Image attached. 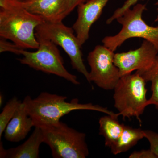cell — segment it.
Here are the masks:
<instances>
[{
	"instance_id": "cell-1",
	"label": "cell",
	"mask_w": 158,
	"mask_h": 158,
	"mask_svg": "<svg viewBox=\"0 0 158 158\" xmlns=\"http://www.w3.org/2000/svg\"><path fill=\"white\" fill-rule=\"evenodd\" d=\"M66 96L44 92L34 99L26 96L23 102L28 115L33 120L34 127L56 123L60 121L62 116L75 110L97 111L116 118L120 116L119 113H113L106 107L99 105L91 103H81L77 98L68 102Z\"/></svg>"
},
{
	"instance_id": "cell-2",
	"label": "cell",
	"mask_w": 158,
	"mask_h": 158,
	"mask_svg": "<svg viewBox=\"0 0 158 158\" xmlns=\"http://www.w3.org/2000/svg\"><path fill=\"white\" fill-rule=\"evenodd\" d=\"M0 36L9 40L22 49L39 48L35 30L44 21L42 17L33 14L13 4L10 0H0Z\"/></svg>"
},
{
	"instance_id": "cell-3",
	"label": "cell",
	"mask_w": 158,
	"mask_h": 158,
	"mask_svg": "<svg viewBox=\"0 0 158 158\" xmlns=\"http://www.w3.org/2000/svg\"><path fill=\"white\" fill-rule=\"evenodd\" d=\"M44 143L48 145L54 158H85L89 155L86 135L59 121L39 127Z\"/></svg>"
},
{
	"instance_id": "cell-4",
	"label": "cell",
	"mask_w": 158,
	"mask_h": 158,
	"mask_svg": "<svg viewBox=\"0 0 158 158\" xmlns=\"http://www.w3.org/2000/svg\"><path fill=\"white\" fill-rule=\"evenodd\" d=\"M145 80L135 73L121 77L114 88V107L123 119L135 117L141 123L140 117L148 106Z\"/></svg>"
},
{
	"instance_id": "cell-5",
	"label": "cell",
	"mask_w": 158,
	"mask_h": 158,
	"mask_svg": "<svg viewBox=\"0 0 158 158\" xmlns=\"http://www.w3.org/2000/svg\"><path fill=\"white\" fill-rule=\"evenodd\" d=\"M146 5L136 4L127 9L116 20L122 26L120 31L113 36H106L102 40L103 45L115 52L127 40L141 38L151 43L158 52V26L148 25L142 18Z\"/></svg>"
},
{
	"instance_id": "cell-6",
	"label": "cell",
	"mask_w": 158,
	"mask_h": 158,
	"mask_svg": "<svg viewBox=\"0 0 158 158\" xmlns=\"http://www.w3.org/2000/svg\"><path fill=\"white\" fill-rule=\"evenodd\" d=\"M36 37L39 43L37 51L31 52L21 49L19 55L23 58L18 59L20 62L35 70L61 77L74 85H80L76 76L70 73L64 66V60L57 45L46 38Z\"/></svg>"
},
{
	"instance_id": "cell-7",
	"label": "cell",
	"mask_w": 158,
	"mask_h": 158,
	"mask_svg": "<svg viewBox=\"0 0 158 158\" xmlns=\"http://www.w3.org/2000/svg\"><path fill=\"white\" fill-rule=\"evenodd\" d=\"M74 33L72 27L65 26L62 21H44L35 30V35L49 40L61 47L70 58L73 68L83 74L91 84L89 72L83 59L82 46Z\"/></svg>"
},
{
	"instance_id": "cell-8",
	"label": "cell",
	"mask_w": 158,
	"mask_h": 158,
	"mask_svg": "<svg viewBox=\"0 0 158 158\" xmlns=\"http://www.w3.org/2000/svg\"><path fill=\"white\" fill-rule=\"evenodd\" d=\"M114 52L104 45H98L88 54L90 82L103 90L114 89L121 76L114 62Z\"/></svg>"
},
{
	"instance_id": "cell-9",
	"label": "cell",
	"mask_w": 158,
	"mask_h": 158,
	"mask_svg": "<svg viewBox=\"0 0 158 158\" xmlns=\"http://www.w3.org/2000/svg\"><path fill=\"white\" fill-rule=\"evenodd\" d=\"M158 55V51L153 44L144 40L139 48L115 53L114 62L122 77L135 71L149 68L153 64Z\"/></svg>"
},
{
	"instance_id": "cell-10",
	"label": "cell",
	"mask_w": 158,
	"mask_h": 158,
	"mask_svg": "<svg viewBox=\"0 0 158 158\" xmlns=\"http://www.w3.org/2000/svg\"><path fill=\"white\" fill-rule=\"evenodd\" d=\"M110 0H88L77 8V18L73 26L80 44L88 40L91 27L101 15Z\"/></svg>"
},
{
	"instance_id": "cell-11",
	"label": "cell",
	"mask_w": 158,
	"mask_h": 158,
	"mask_svg": "<svg viewBox=\"0 0 158 158\" xmlns=\"http://www.w3.org/2000/svg\"><path fill=\"white\" fill-rule=\"evenodd\" d=\"M30 13L39 15L44 21H62L67 0H10Z\"/></svg>"
},
{
	"instance_id": "cell-12",
	"label": "cell",
	"mask_w": 158,
	"mask_h": 158,
	"mask_svg": "<svg viewBox=\"0 0 158 158\" xmlns=\"http://www.w3.org/2000/svg\"><path fill=\"white\" fill-rule=\"evenodd\" d=\"M34 127L33 120L28 115L24 104L22 102L6 127L4 131L5 138L10 142H19L25 138Z\"/></svg>"
},
{
	"instance_id": "cell-13",
	"label": "cell",
	"mask_w": 158,
	"mask_h": 158,
	"mask_svg": "<svg viewBox=\"0 0 158 158\" xmlns=\"http://www.w3.org/2000/svg\"><path fill=\"white\" fill-rule=\"evenodd\" d=\"M1 142L0 158H37L39 157V148L44 143L43 136L40 127H35L28 139L17 147L5 149Z\"/></svg>"
},
{
	"instance_id": "cell-14",
	"label": "cell",
	"mask_w": 158,
	"mask_h": 158,
	"mask_svg": "<svg viewBox=\"0 0 158 158\" xmlns=\"http://www.w3.org/2000/svg\"><path fill=\"white\" fill-rule=\"evenodd\" d=\"M144 138V130L125 125L121 135L112 147L111 152L116 155L127 152Z\"/></svg>"
},
{
	"instance_id": "cell-15",
	"label": "cell",
	"mask_w": 158,
	"mask_h": 158,
	"mask_svg": "<svg viewBox=\"0 0 158 158\" xmlns=\"http://www.w3.org/2000/svg\"><path fill=\"white\" fill-rule=\"evenodd\" d=\"M99 124V135L105 138L106 146L110 148L121 135L125 124L119 123L118 118L109 115L101 117Z\"/></svg>"
},
{
	"instance_id": "cell-16",
	"label": "cell",
	"mask_w": 158,
	"mask_h": 158,
	"mask_svg": "<svg viewBox=\"0 0 158 158\" xmlns=\"http://www.w3.org/2000/svg\"><path fill=\"white\" fill-rule=\"evenodd\" d=\"M145 80L151 82V96L148 101V105H154L158 110V55L151 67L147 69L136 71Z\"/></svg>"
},
{
	"instance_id": "cell-17",
	"label": "cell",
	"mask_w": 158,
	"mask_h": 158,
	"mask_svg": "<svg viewBox=\"0 0 158 158\" xmlns=\"http://www.w3.org/2000/svg\"><path fill=\"white\" fill-rule=\"evenodd\" d=\"M22 102L17 98L14 97L5 106L0 114V139L5 131L7 125L14 116L19 106Z\"/></svg>"
},
{
	"instance_id": "cell-18",
	"label": "cell",
	"mask_w": 158,
	"mask_h": 158,
	"mask_svg": "<svg viewBox=\"0 0 158 158\" xmlns=\"http://www.w3.org/2000/svg\"><path fill=\"white\" fill-rule=\"evenodd\" d=\"M139 1H144V0H126L123 3V5L121 7L116 9L112 16L108 19L106 20V23L107 24H110L111 23H113L115 20L117 18L121 16L122 14L125 10L131 8L132 6L137 4Z\"/></svg>"
},
{
	"instance_id": "cell-19",
	"label": "cell",
	"mask_w": 158,
	"mask_h": 158,
	"mask_svg": "<svg viewBox=\"0 0 158 158\" xmlns=\"http://www.w3.org/2000/svg\"><path fill=\"white\" fill-rule=\"evenodd\" d=\"M144 138L149 142L150 149L158 158V133L151 130H144Z\"/></svg>"
},
{
	"instance_id": "cell-20",
	"label": "cell",
	"mask_w": 158,
	"mask_h": 158,
	"mask_svg": "<svg viewBox=\"0 0 158 158\" xmlns=\"http://www.w3.org/2000/svg\"><path fill=\"white\" fill-rule=\"evenodd\" d=\"M19 48L17 46L15 45L14 43H9L6 41V40L3 39H1L0 40V52H10L19 55L20 50Z\"/></svg>"
},
{
	"instance_id": "cell-21",
	"label": "cell",
	"mask_w": 158,
	"mask_h": 158,
	"mask_svg": "<svg viewBox=\"0 0 158 158\" xmlns=\"http://www.w3.org/2000/svg\"><path fill=\"white\" fill-rule=\"evenodd\" d=\"M130 158H157L150 149L135 151L130 154Z\"/></svg>"
},
{
	"instance_id": "cell-22",
	"label": "cell",
	"mask_w": 158,
	"mask_h": 158,
	"mask_svg": "<svg viewBox=\"0 0 158 158\" xmlns=\"http://www.w3.org/2000/svg\"><path fill=\"white\" fill-rule=\"evenodd\" d=\"M88 0H67L65 11V18L73 11L80 4L85 3Z\"/></svg>"
},
{
	"instance_id": "cell-23",
	"label": "cell",
	"mask_w": 158,
	"mask_h": 158,
	"mask_svg": "<svg viewBox=\"0 0 158 158\" xmlns=\"http://www.w3.org/2000/svg\"><path fill=\"white\" fill-rule=\"evenodd\" d=\"M155 5L156 6L157 11L158 12V0L156 2ZM155 22H158V15L157 16V17H156L155 20Z\"/></svg>"
},
{
	"instance_id": "cell-24",
	"label": "cell",
	"mask_w": 158,
	"mask_h": 158,
	"mask_svg": "<svg viewBox=\"0 0 158 158\" xmlns=\"http://www.w3.org/2000/svg\"><path fill=\"white\" fill-rule=\"evenodd\" d=\"M3 96L2 94H0V106H2V105L3 104Z\"/></svg>"
}]
</instances>
